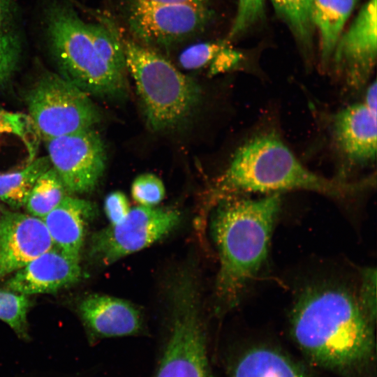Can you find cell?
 I'll list each match as a JSON object with an SVG mask.
<instances>
[{
    "mask_svg": "<svg viewBox=\"0 0 377 377\" xmlns=\"http://www.w3.org/2000/svg\"><path fill=\"white\" fill-rule=\"evenodd\" d=\"M232 377L309 376L300 364L283 353L268 347H256L240 357Z\"/></svg>",
    "mask_w": 377,
    "mask_h": 377,
    "instance_id": "cell-17",
    "label": "cell"
},
{
    "mask_svg": "<svg viewBox=\"0 0 377 377\" xmlns=\"http://www.w3.org/2000/svg\"><path fill=\"white\" fill-rule=\"evenodd\" d=\"M373 181L372 177L343 182L317 175L299 161L277 133L267 131L253 135L236 151L219 186L230 193L306 190L343 198L370 187Z\"/></svg>",
    "mask_w": 377,
    "mask_h": 377,
    "instance_id": "cell-3",
    "label": "cell"
},
{
    "mask_svg": "<svg viewBox=\"0 0 377 377\" xmlns=\"http://www.w3.org/2000/svg\"><path fill=\"white\" fill-rule=\"evenodd\" d=\"M377 0H367L349 28L342 32L332 57L347 84L355 89L369 79L377 56Z\"/></svg>",
    "mask_w": 377,
    "mask_h": 377,
    "instance_id": "cell-11",
    "label": "cell"
},
{
    "mask_svg": "<svg viewBox=\"0 0 377 377\" xmlns=\"http://www.w3.org/2000/svg\"><path fill=\"white\" fill-rule=\"evenodd\" d=\"M13 134L26 144L30 154H34L36 137L38 135L29 116L12 112L0 107V134Z\"/></svg>",
    "mask_w": 377,
    "mask_h": 377,
    "instance_id": "cell-25",
    "label": "cell"
},
{
    "mask_svg": "<svg viewBox=\"0 0 377 377\" xmlns=\"http://www.w3.org/2000/svg\"><path fill=\"white\" fill-rule=\"evenodd\" d=\"M357 0H312V20L320 37L322 63L332 59L336 43Z\"/></svg>",
    "mask_w": 377,
    "mask_h": 377,
    "instance_id": "cell-18",
    "label": "cell"
},
{
    "mask_svg": "<svg viewBox=\"0 0 377 377\" xmlns=\"http://www.w3.org/2000/svg\"><path fill=\"white\" fill-rule=\"evenodd\" d=\"M362 309L375 323L376 318V269L367 267L362 272L359 294L357 295Z\"/></svg>",
    "mask_w": 377,
    "mask_h": 377,
    "instance_id": "cell-29",
    "label": "cell"
},
{
    "mask_svg": "<svg viewBox=\"0 0 377 377\" xmlns=\"http://www.w3.org/2000/svg\"><path fill=\"white\" fill-rule=\"evenodd\" d=\"M57 172L51 167L36 180L24 206L32 216L43 219L67 195Z\"/></svg>",
    "mask_w": 377,
    "mask_h": 377,
    "instance_id": "cell-21",
    "label": "cell"
},
{
    "mask_svg": "<svg viewBox=\"0 0 377 377\" xmlns=\"http://www.w3.org/2000/svg\"><path fill=\"white\" fill-rule=\"evenodd\" d=\"M122 45L149 127L161 131L182 122L199 101L198 85L154 50L132 40Z\"/></svg>",
    "mask_w": 377,
    "mask_h": 377,
    "instance_id": "cell-5",
    "label": "cell"
},
{
    "mask_svg": "<svg viewBox=\"0 0 377 377\" xmlns=\"http://www.w3.org/2000/svg\"><path fill=\"white\" fill-rule=\"evenodd\" d=\"M179 219V213L172 209L142 205L131 208L120 222L93 235L90 256L98 263L110 265L164 237L177 226Z\"/></svg>",
    "mask_w": 377,
    "mask_h": 377,
    "instance_id": "cell-8",
    "label": "cell"
},
{
    "mask_svg": "<svg viewBox=\"0 0 377 377\" xmlns=\"http://www.w3.org/2000/svg\"><path fill=\"white\" fill-rule=\"evenodd\" d=\"M376 108L366 101L354 103L332 117L333 144L339 154L352 165H368L376 160Z\"/></svg>",
    "mask_w": 377,
    "mask_h": 377,
    "instance_id": "cell-13",
    "label": "cell"
},
{
    "mask_svg": "<svg viewBox=\"0 0 377 377\" xmlns=\"http://www.w3.org/2000/svg\"><path fill=\"white\" fill-rule=\"evenodd\" d=\"M51 167L48 157L43 156L22 170L0 174V200L14 209L24 206L38 178Z\"/></svg>",
    "mask_w": 377,
    "mask_h": 377,
    "instance_id": "cell-20",
    "label": "cell"
},
{
    "mask_svg": "<svg viewBox=\"0 0 377 377\" xmlns=\"http://www.w3.org/2000/svg\"><path fill=\"white\" fill-rule=\"evenodd\" d=\"M22 38L15 0H0V87L6 84L18 68Z\"/></svg>",
    "mask_w": 377,
    "mask_h": 377,
    "instance_id": "cell-19",
    "label": "cell"
},
{
    "mask_svg": "<svg viewBox=\"0 0 377 377\" xmlns=\"http://www.w3.org/2000/svg\"><path fill=\"white\" fill-rule=\"evenodd\" d=\"M281 204L280 193H272L226 198L216 207L210 229L219 258L216 294L224 304H237L265 263Z\"/></svg>",
    "mask_w": 377,
    "mask_h": 377,
    "instance_id": "cell-2",
    "label": "cell"
},
{
    "mask_svg": "<svg viewBox=\"0 0 377 377\" xmlns=\"http://www.w3.org/2000/svg\"><path fill=\"white\" fill-rule=\"evenodd\" d=\"M31 305V301L27 295L0 289V320L25 341L29 339L27 313Z\"/></svg>",
    "mask_w": 377,
    "mask_h": 377,
    "instance_id": "cell-23",
    "label": "cell"
},
{
    "mask_svg": "<svg viewBox=\"0 0 377 377\" xmlns=\"http://www.w3.org/2000/svg\"><path fill=\"white\" fill-rule=\"evenodd\" d=\"M165 3H194L206 4L207 0H152Z\"/></svg>",
    "mask_w": 377,
    "mask_h": 377,
    "instance_id": "cell-32",
    "label": "cell"
},
{
    "mask_svg": "<svg viewBox=\"0 0 377 377\" xmlns=\"http://www.w3.org/2000/svg\"><path fill=\"white\" fill-rule=\"evenodd\" d=\"M26 101L29 116L44 140L92 128L99 119L88 94L52 73L39 78Z\"/></svg>",
    "mask_w": 377,
    "mask_h": 377,
    "instance_id": "cell-7",
    "label": "cell"
},
{
    "mask_svg": "<svg viewBox=\"0 0 377 377\" xmlns=\"http://www.w3.org/2000/svg\"><path fill=\"white\" fill-rule=\"evenodd\" d=\"M79 310L87 330L98 338L137 334L142 328L138 309L119 298L90 295L81 301Z\"/></svg>",
    "mask_w": 377,
    "mask_h": 377,
    "instance_id": "cell-15",
    "label": "cell"
},
{
    "mask_svg": "<svg viewBox=\"0 0 377 377\" xmlns=\"http://www.w3.org/2000/svg\"><path fill=\"white\" fill-rule=\"evenodd\" d=\"M94 41L103 58L116 71L124 74L126 68L123 45L114 31L102 23L88 22Z\"/></svg>",
    "mask_w": 377,
    "mask_h": 377,
    "instance_id": "cell-24",
    "label": "cell"
},
{
    "mask_svg": "<svg viewBox=\"0 0 377 377\" xmlns=\"http://www.w3.org/2000/svg\"><path fill=\"white\" fill-rule=\"evenodd\" d=\"M44 141L51 165L67 193H84L96 187L104 171L105 152L92 128Z\"/></svg>",
    "mask_w": 377,
    "mask_h": 377,
    "instance_id": "cell-10",
    "label": "cell"
},
{
    "mask_svg": "<svg viewBox=\"0 0 377 377\" xmlns=\"http://www.w3.org/2000/svg\"><path fill=\"white\" fill-rule=\"evenodd\" d=\"M54 247L43 219L31 214L0 216V280Z\"/></svg>",
    "mask_w": 377,
    "mask_h": 377,
    "instance_id": "cell-12",
    "label": "cell"
},
{
    "mask_svg": "<svg viewBox=\"0 0 377 377\" xmlns=\"http://www.w3.org/2000/svg\"><path fill=\"white\" fill-rule=\"evenodd\" d=\"M47 43L60 75L87 94L120 97L124 74L114 70L100 54L84 21L68 3L51 1L45 9Z\"/></svg>",
    "mask_w": 377,
    "mask_h": 377,
    "instance_id": "cell-4",
    "label": "cell"
},
{
    "mask_svg": "<svg viewBox=\"0 0 377 377\" xmlns=\"http://www.w3.org/2000/svg\"><path fill=\"white\" fill-rule=\"evenodd\" d=\"M226 45L223 42H205L191 45L181 53L179 64L186 70L204 67L212 62Z\"/></svg>",
    "mask_w": 377,
    "mask_h": 377,
    "instance_id": "cell-27",
    "label": "cell"
},
{
    "mask_svg": "<svg viewBox=\"0 0 377 377\" xmlns=\"http://www.w3.org/2000/svg\"><path fill=\"white\" fill-rule=\"evenodd\" d=\"M94 212L91 202L66 195L43 219L54 247L80 262L87 226Z\"/></svg>",
    "mask_w": 377,
    "mask_h": 377,
    "instance_id": "cell-16",
    "label": "cell"
},
{
    "mask_svg": "<svg viewBox=\"0 0 377 377\" xmlns=\"http://www.w3.org/2000/svg\"><path fill=\"white\" fill-rule=\"evenodd\" d=\"M168 339L155 377H214L193 279L182 276L172 289Z\"/></svg>",
    "mask_w": 377,
    "mask_h": 377,
    "instance_id": "cell-6",
    "label": "cell"
},
{
    "mask_svg": "<svg viewBox=\"0 0 377 377\" xmlns=\"http://www.w3.org/2000/svg\"><path fill=\"white\" fill-rule=\"evenodd\" d=\"M104 210L110 224L120 222L131 210L126 195L119 191L109 193L105 199Z\"/></svg>",
    "mask_w": 377,
    "mask_h": 377,
    "instance_id": "cell-30",
    "label": "cell"
},
{
    "mask_svg": "<svg viewBox=\"0 0 377 377\" xmlns=\"http://www.w3.org/2000/svg\"><path fill=\"white\" fill-rule=\"evenodd\" d=\"M127 22L142 43L168 46L199 32L210 12L206 4L127 0Z\"/></svg>",
    "mask_w": 377,
    "mask_h": 377,
    "instance_id": "cell-9",
    "label": "cell"
},
{
    "mask_svg": "<svg viewBox=\"0 0 377 377\" xmlns=\"http://www.w3.org/2000/svg\"><path fill=\"white\" fill-rule=\"evenodd\" d=\"M265 12V0H237V8L229 38L239 36L256 22L259 21Z\"/></svg>",
    "mask_w": 377,
    "mask_h": 377,
    "instance_id": "cell-28",
    "label": "cell"
},
{
    "mask_svg": "<svg viewBox=\"0 0 377 377\" xmlns=\"http://www.w3.org/2000/svg\"><path fill=\"white\" fill-rule=\"evenodd\" d=\"M276 13L286 22L299 44L311 47L314 26L312 0H270Z\"/></svg>",
    "mask_w": 377,
    "mask_h": 377,
    "instance_id": "cell-22",
    "label": "cell"
},
{
    "mask_svg": "<svg viewBox=\"0 0 377 377\" xmlns=\"http://www.w3.org/2000/svg\"><path fill=\"white\" fill-rule=\"evenodd\" d=\"M165 186L160 178L151 173L138 176L131 185V195L140 205L154 207L164 198Z\"/></svg>",
    "mask_w": 377,
    "mask_h": 377,
    "instance_id": "cell-26",
    "label": "cell"
},
{
    "mask_svg": "<svg viewBox=\"0 0 377 377\" xmlns=\"http://www.w3.org/2000/svg\"><path fill=\"white\" fill-rule=\"evenodd\" d=\"M14 273L6 282V289L29 296L53 293L76 283L81 267L80 262L53 247Z\"/></svg>",
    "mask_w": 377,
    "mask_h": 377,
    "instance_id": "cell-14",
    "label": "cell"
},
{
    "mask_svg": "<svg viewBox=\"0 0 377 377\" xmlns=\"http://www.w3.org/2000/svg\"><path fill=\"white\" fill-rule=\"evenodd\" d=\"M239 59L238 52L229 49L226 45L216 55L214 59L210 63V73L216 74L228 70L235 66Z\"/></svg>",
    "mask_w": 377,
    "mask_h": 377,
    "instance_id": "cell-31",
    "label": "cell"
},
{
    "mask_svg": "<svg viewBox=\"0 0 377 377\" xmlns=\"http://www.w3.org/2000/svg\"><path fill=\"white\" fill-rule=\"evenodd\" d=\"M290 323L300 349L326 369L349 371L364 365L374 353V323L357 295L343 286L306 287L292 306Z\"/></svg>",
    "mask_w": 377,
    "mask_h": 377,
    "instance_id": "cell-1",
    "label": "cell"
}]
</instances>
